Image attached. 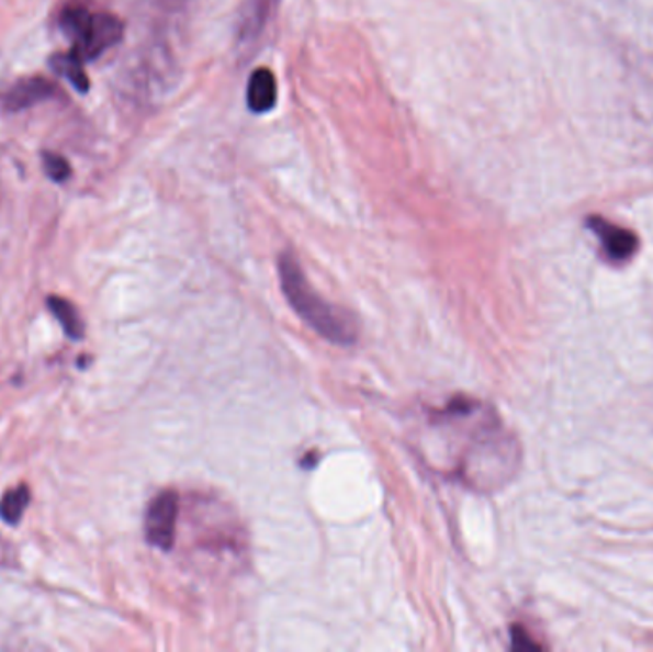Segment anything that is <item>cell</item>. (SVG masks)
<instances>
[{
  "label": "cell",
  "instance_id": "1",
  "mask_svg": "<svg viewBox=\"0 0 653 652\" xmlns=\"http://www.w3.org/2000/svg\"><path fill=\"white\" fill-rule=\"evenodd\" d=\"M281 290L293 311L306 322L317 335L335 345H353L358 339V324L350 312L327 303L317 295L302 272L299 260L291 252L280 257Z\"/></svg>",
  "mask_w": 653,
  "mask_h": 652
},
{
  "label": "cell",
  "instance_id": "2",
  "mask_svg": "<svg viewBox=\"0 0 653 652\" xmlns=\"http://www.w3.org/2000/svg\"><path fill=\"white\" fill-rule=\"evenodd\" d=\"M125 25L111 14H90L89 22L85 23L81 33L71 41L74 53L85 59H95L102 56L111 46L117 45L123 38Z\"/></svg>",
  "mask_w": 653,
  "mask_h": 652
},
{
  "label": "cell",
  "instance_id": "3",
  "mask_svg": "<svg viewBox=\"0 0 653 652\" xmlns=\"http://www.w3.org/2000/svg\"><path fill=\"white\" fill-rule=\"evenodd\" d=\"M178 507L180 499L172 490H165L151 499L146 513V540L149 546L161 551L172 549L177 533Z\"/></svg>",
  "mask_w": 653,
  "mask_h": 652
},
{
  "label": "cell",
  "instance_id": "4",
  "mask_svg": "<svg viewBox=\"0 0 653 652\" xmlns=\"http://www.w3.org/2000/svg\"><path fill=\"white\" fill-rule=\"evenodd\" d=\"M61 94L56 82L48 81L45 77H27V79H20V81L10 85L2 97H0V105L2 110L10 113L23 112L30 110L33 105L41 104V102H48Z\"/></svg>",
  "mask_w": 653,
  "mask_h": 652
},
{
  "label": "cell",
  "instance_id": "5",
  "mask_svg": "<svg viewBox=\"0 0 653 652\" xmlns=\"http://www.w3.org/2000/svg\"><path fill=\"white\" fill-rule=\"evenodd\" d=\"M588 226L596 236L600 237L604 255L611 262H627L634 252L639 251V237L634 236L631 231H624L621 226L608 223L598 216H593L588 221Z\"/></svg>",
  "mask_w": 653,
  "mask_h": 652
},
{
  "label": "cell",
  "instance_id": "6",
  "mask_svg": "<svg viewBox=\"0 0 653 652\" xmlns=\"http://www.w3.org/2000/svg\"><path fill=\"white\" fill-rule=\"evenodd\" d=\"M278 0H247L237 20V41L239 45H252L266 25L270 22Z\"/></svg>",
  "mask_w": 653,
  "mask_h": 652
},
{
  "label": "cell",
  "instance_id": "7",
  "mask_svg": "<svg viewBox=\"0 0 653 652\" xmlns=\"http://www.w3.org/2000/svg\"><path fill=\"white\" fill-rule=\"evenodd\" d=\"M278 102V82L270 69L258 67L252 71L247 87V105L250 112L266 113Z\"/></svg>",
  "mask_w": 653,
  "mask_h": 652
},
{
  "label": "cell",
  "instance_id": "8",
  "mask_svg": "<svg viewBox=\"0 0 653 652\" xmlns=\"http://www.w3.org/2000/svg\"><path fill=\"white\" fill-rule=\"evenodd\" d=\"M50 67L59 77H66L67 81L71 82L75 89L79 90L81 94L89 92V75H87L85 67H82V59L74 50L67 54H54L50 58Z\"/></svg>",
  "mask_w": 653,
  "mask_h": 652
},
{
  "label": "cell",
  "instance_id": "9",
  "mask_svg": "<svg viewBox=\"0 0 653 652\" xmlns=\"http://www.w3.org/2000/svg\"><path fill=\"white\" fill-rule=\"evenodd\" d=\"M48 308L58 318L67 337H71L75 341H79L85 337V322H82L79 311L75 308L74 304L66 301V299H61V296H50L48 299Z\"/></svg>",
  "mask_w": 653,
  "mask_h": 652
},
{
  "label": "cell",
  "instance_id": "10",
  "mask_svg": "<svg viewBox=\"0 0 653 652\" xmlns=\"http://www.w3.org/2000/svg\"><path fill=\"white\" fill-rule=\"evenodd\" d=\"M31 502V492L27 486H18L10 490L0 502V519L4 520L10 527H15L22 520L23 513L27 509Z\"/></svg>",
  "mask_w": 653,
  "mask_h": 652
},
{
  "label": "cell",
  "instance_id": "11",
  "mask_svg": "<svg viewBox=\"0 0 653 652\" xmlns=\"http://www.w3.org/2000/svg\"><path fill=\"white\" fill-rule=\"evenodd\" d=\"M43 169H45L46 177L54 180V182H66L67 178L71 177V165L66 157L58 156L54 151H45L43 154Z\"/></svg>",
  "mask_w": 653,
  "mask_h": 652
}]
</instances>
